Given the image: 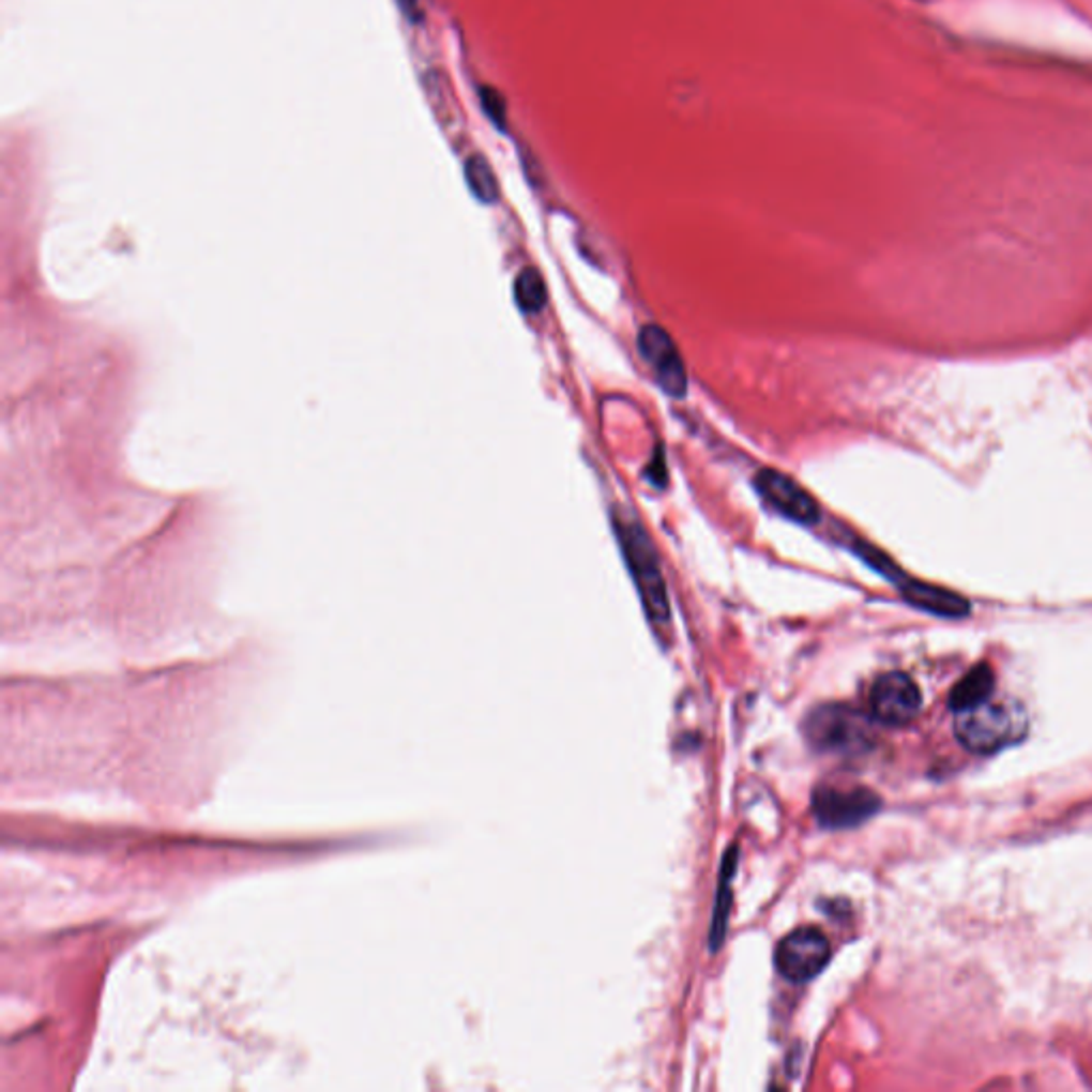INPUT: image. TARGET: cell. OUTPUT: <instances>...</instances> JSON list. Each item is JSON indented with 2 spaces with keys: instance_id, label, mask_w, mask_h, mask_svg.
<instances>
[{
  "instance_id": "5b68a950",
  "label": "cell",
  "mask_w": 1092,
  "mask_h": 1092,
  "mask_svg": "<svg viewBox=\"0 0 1092 1092\" xmlns=\"http://www.w3.org/2000/svg\"><path fill=\"white\" fill-rule=\"evenodd\" d=\"M830 960V943L816 926L792 930L777 947L775 962L790 982L814 980Z\"/></svg>"
},
{
  "instance_id": "4fadbf2b",
  "label": "cell",
  "mask_w": 1092,
  "mask_h": 1092,
  "mask_svg": "<svg viewBox=\"0 0 1092 1092\" xmlns=\"http://www.w3.org/2000/svg\"><path fill=\"white\" fill-rule=\"evenodd\" d=\"M734 862H737V851L730 849V853L726 855V862H724V873H722V881H719V896H717V907H715V917H713V930H711L713 947H717L722 943V937L726 935V928H728L730 881H732V875H734Z\"/></svg>"
},
{
  "instance_id": "8992f818",
  "label": "cell",
  "mask_w": 1092,
  "mask_h": 1092,
  "mask_svg": "<svg viewBox=\"0 0 1092 1092\" xmlns=\"http://www.w3.org/2000/svg\"><path fill=\"white\" fill-rule=\"evenodd\" d=\"M922 709V694L905 672L881 674L870 689V713L885 726H905Z\"/></svg>"
},
{
  "instance_id": "5bb4252c",
  "label": "cell",
  "mask_w": 1092,
  "mask_h": 1092,
  "mask_svg": "<svg viewBox=\"0 0 1092 1092\" xmlns=\"http://www.w3.org/2000/svg\"><path fill=\"white\" fill-rule=\"evenodd\" d=\"M515 299L519 307L528 314L539 312L546 303V286L543 275L534 268H528L517 275L515 282Z\"/></svg>"
},
{
  "instance_id": "277c9868",
  "label": "cell",
  "mask_w": 1092,
  "mask_h": 1092,
  "mask_svg": "<svg viewBox=\"0 0 1092 1092\" xmlns=\"http://www.w3.org/2000/svg\"><path fill=\"white\" fill-rule=\"evenodd\" d=\"M809 743L825 754H860L873 741L866 715L847 704H823L805 722Z\"/></svg>"
},
{
  "instance_id": "2e32d148",
  "label": "cell",
  "mask_w": 1092,
  "mask_h": 1092,
  "mask_svg": "<svg viewBox=\"0 0 1092 1092\" xmlns=\"http://www.w3.org/2000/svg\"><path fill=\"white\" fill-rule=\"evenodd\" d=\"M399 4L408 11V15L416 13V0H399Z\"/></svg>"
},
{
  "instance_id": "6da1fadb",
  "label": "cell",
  "mask_w": 1092,
  "mask_h": 1092,
  "mask_svg": "<svg viewBox=\"0 0 1092 1092\" xmlns=\"http://www.w3.org/2000/svg\"><path fill=\"white\" fill-rule=\"evenodd\" d=\"M962 19L988 36L1092 56L1091 28L1044 2L977 0Z\"/></svg>"
},
{
  "instance_id": "9a60e30c",
  "label": "cell",
  "mask_w": 1092,
  "mask_h": 1092,
  "mask_svg": "<svg viewBox=\"0 0 1092 1092\" xmlns=\"http://www.w3.org/2000/svg\"><path fill=\"white\" fill-rule=\"evenodd\" d=\"M481 101H483V109L491 118V122L504 131L506 128V105H504L502 94L494 88H483Z\"/></svg>"
},
{
  "instance_id": "9c48e42d",
  "label": "cell",
  "mask_w": 1092,
  "mask_h": 1092,
  "mask_svg": "<svg viewBox=\"0 0 1092 1092\" xmlns=\"http://www.w3.org/2000/svg\"><path fill=\"white\" fill-rule=\"evenodd\" d=\"M756 487L760 496L788 519L807 526L818 524L819 506L816 498L807 494L799 483H794L788 474L771 468L760 470L756 476Z\"/></svg>"
},
{
  "instance_id": "7a4b0ae2",
  "label": "cell",
  "mask_w": 1092,
  "mask_h": 1092,
  "mask_svg": "<svg viewBox=\"0 0 1092 1092\" xmlns=\"http://www.w3.org/2000/svg\"><path fill=\"white\" fill-rule=\"evenodd\" d=\"M615 530L649 619L659 625L668 623L670 602L655 546L649 541L642 526H638L636 519L627 517L625 513H615Z\"/></svg>"
},
{
  "instance_id": "ba28073f",
  "label": "cell",
  "mask_w": 1092,
  "mask_h": 1092,
  "mask_svg": "<svg viewBox=\"0 0 1092 1092\" xmlns=\"http://www.w3.org/2000/svg\"><path fill=\"white\" fill-rule=\"evenodd\" d=\"M881 801L866 788H818L814 794V814L821 825L849 828L877 814Z\"/></svg>"
},
{
  "instance_id": "8fae6325",
  "label": "cell",
  "mask_w": 1092,
  "mask_h": 1092,
  "mask_svg": "<svg viewBox=\"0 0 1092 1092\" xmlns=\"http://www.w3.org/2000/svg\"><path fill=\"white\" fill-rule=\"evenodd\" d=\"M995 692V672L988 664L971 668L950 692V707L960 713L990 700Z\"/></svg>"
},
{
  "instance_id": "7c38bea8",
  "label": "cell",
  "mask_w": 1092,
  "mask_h": 1092,
  "mask_svg": "<svg viewBox=\"0 0 1092 1092\" xmlns=\"http://www.w3.org/2000/svg\"><path fill=\"white\" fill-rule=\"evenodd\" d=\"M466 180L472 195L483 203H496L500 199V184L489 161L481 154H472L466 161Z\"/></svg>"
},
{
  "instance_id": "52a82bcc",
  "label": "cell",
  "mask_w": 1092,
  "mask_h": 1092,
  "mask_svg": "<svg viewBox=\"0 0 1092 1092\" xmlns=\"http://www.w3.org/2000/svg\"><path fill=\"white\" fill-rule=\"evenodd\" d=\"M638 350L651 365L657 384L672 397H683L687 391V371L683 357L672 337L657 324L642 327L638 335Z\"/></svg>"
},
{
  "instance_id": "30bf717a",
  "label": "cell",
  "mask_w": 1092,
  "mask_h": 1092,
  "mask_svg": "<svg viewBox=\"0 0 1092 1092\" xmlns=\"http://www.w3.org/2000/svg\"><path fill=\"white\" fill-rule=\"evenodd\" d=\"M896 585H898L903 597L913 608H920L924 612H930L937 617H947V619H960L971 612V604L960 593H954L945 587L915 580L909 576H903Z\"/></svg>"
},
{
  "instance_id": "3957f363",
  "label": "cell",
  "mask_w": 1092,
  "mask_h": 1092,
  "mask_svg": "<svg viewBox=\"0 0 1092 1092\" xmlns=\"http://www.w3.org/2000/svg\"><path fill=\"white\" fill-rule=\"evenodd\" d=\"M954 730L969 752L995 754L1022 739L1027 715L1012 702L986 700L973 709L960 711Z\"/></svg>"
}]
</instances>
